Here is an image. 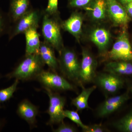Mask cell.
Returning <instances> with one entry per match:
<instances>
[{
    "label": "cell",
    "instance_id": "6da1fadb",
    "mask_svg": "<svg viewBox=\"0 0 132 132\" xmlns=\"http://www.w3.org/2000/svg\"><path fill=\"white\" fill-rule=\"evenodd\" d=\"M45 65L39 54L26 55L25 59L6 77L9 79L15 78L22 80L36 78L43 71Z\"/></svg>",
    "mask_w": 132,
    "mask_h": 132
},
{
    "label": "cell",
    "instance_id": "7a4b0ae2",
    "mask_svg": "<svg viewBox=\"0 0 132 132\" xmlns=\"http://www.w3.org/2000/svg\"><path fill=\"white\" fill-rule=\"evenodd\" d=\"M105 60L132 61V47L127 28H121L112 49L102 55Z\"/></svg>",
    "mask_w": 132,
    "mask_h": 132
},
{
    "label": "cell",
    "instance_id": "3957f363",
    "mask_svg": "<svg viewBox=\"0 0 132 132\" xmlns=\"http://www.w3.org/2000/svg\"><path fill=\"white\" fill-rule=\"evenodd\" d=\"M61 28L58 16H51L44 13L42 32L44 40L52 45L59 53L64 47Z\"/></svg>",
    "mask_w": 132,
    "mask_h": 132
},
{
    "label": "cell",
    "instance_id": "277c9868",
    "mask_svg": "<svg viewBox=\"0 0 132 132\" xmlns=\"http://www.w3.org/2000/svg\"><path fill=\"white\" fill-rule=\"evenodd\" d=\"M59 53L58 62L62 73L69 79L79 82L80 62L75 52L64 47Z\"/></svg>",
    "mask_w": 132,
    "mask_h": 132
},
{
    "label": "cell",
    "instance_id": "5b68a950",
    "mask_svg": "<svg viewBox=\"0 0 132 132\" xmlns=\"http://www.w3.org/2000/svg\"><path fill=\"white\" fill-rule=\"evenodd\" d=\"M42 13L38 10L29 9L27 12L14 22L8 31L9 39L11 40L16 36L24 33L33 26H39Z\"/></svg>",
    "mask_w": 132,
    "mask_h": 132
},
{
    "label": "cell",
    "instance_id": "8992f818",
    "mask_svg": "<svg viewBox=\"0 0 132 132\" xmlns=\"http://www.w3.org/2000/svg\"><path fill=\"white\" fill-rule=\"evenodd\" d=\"M45 89L50 99L49 106L47 111L50 116L48 124L52 125L62 123L65 118L64 110L65 99L58 94L52 92L50 88L45 87Z\"/></svg>",
    "mask_w": 132,
    "mask_h": 132
},
{
    "label": "cell",
    "instance_id": "52a82bcc",
    "mask_svg": "<svg viewBox=\"0 0 132 132\" xmlns=\"http://www.w3.org/2000/svg\"><path fill=\"white\" fill-rule=\"evenodd\" d=\"M82 60L80 62L79 83H88L94 81L97 75V61L94 55L87 49L82 48Z\"/></svg>",
    "mask_w": 132,
    "mask_h": 132
},
{
    "label": "cell",
    "instance_id": "ba28073f",
    "mask_svg": "<svg viewBox=\"0 0 132 132\" xmlns=\"http://www.w3.org/2000/svg\"><path fill=\"white\" fill-rule=\"evenodd\" d=\"M108 17L114 27L128 28L131 19L128 15L123 5L116 0H106Z\"/></svg>",
    "mask_w": 132,
    "mask_h": 132
},
{
    "label": "cell",
    "instance_id": "9c48e42d",
    "mask_svg": "<svg viewBox=\"0 0 132 132\" xmlns=\"http://www.w3.org/2000/svg\"><path fill=\"white\" fill-rule=\"evenodd\" d=\"M36 78L45 87L51 90H70L74 89L72 85L55 72L43 70Z\"/></svg>",
    "mask_w": 132,
    "mask_h": 132
},
{
    "label": "cell",
    "instance_id": "30bf717a",
    "mask_svg": "<svg viewBox=\"0 0 132 132\" xmlns=\"http://www.w3.org/2000/svg\"><path fill=\"white\" fill-rule=\"evenodd\" d=\"M103 91L109 94H114L120 90L124 85L121 76L110 73L97 75L94 80Z\"/></svg>",
    "mask_w": 132,
    "mask_h": 132
},
{
    "label": "cell",
    "instance_id": "8fae6325",
    "mask_svg": "<svg viewBox=\"0 0 132 132\" xmlns=\"http://www.w3.org/2000/svg\"><path fill=\"white\" fill-rule=\"evenodd\" d=\"M129 90L125 93L106 99L100 105L97 111L98 116L104 117L113 113L122 106L130 97Z\"/></svg>",
    "mask_w": 132,
    "mask_h": 132
},
{
    "label": "cell",
    "instance_id": "7c38bea8",
    "mask_svg": "<svg viewBox=\"0 0 132 132\" xmlns=\"http://www.w3.org/2000/svg\"><path fill=\"white\" fill-rule=\"evenodd\" d=\"M90 40L97 47L102 55L108 51L111 40V34L107 29L96 27L92 29L89 35Z\"/></svg>",
    "mask_w": 132,
    "mask_h": 132
},
{
    "label": "cell",
    "instance_id": "4fadbf2b",
    "mask_svg": "<svg viewBox=\"0 0 132 132\" xmlns=\"http://www.w3.org/2000/svg\"><path fill=\"white\" fill-rule=\"evenodd\" d=\"M83 19V15L80 12H73L69 18L61 22V28L71 34L79 42L82 36Z\"/></svg>",
    "mask_w": 132,
    "mask_h": 132
},
{
    "label": "cell",
    "instance_id": "5bb4252c",
    "mask_svg": "<svg viewBox=\"0 0 132 132\" xmlns=\"http://www.w3.org/2000/svg\"><path fill=\"white\" fill-rule=\"evenodd\" d=\"M83 9L94 22L103 21L108 18L106 0H93Z\"/></svg>",
    "mask_w": 132,
    "mask_h": 132
},
{
    "label": "cell",
    "instance_id": "9a60e30c",
    "mask_svg": "<svg viewBox=\"0 0 132 132\" xmlns=\"http://www.w3.org/2000/svg\"><path fill=\"white\" fill-rule=\"evenodd\" d=\"M38 27L39 26H33L24 33L26 40V55L39 54L41 42L37 30Z\"/></svg>",
    "mask_w": 132,
    "mask_h": 132
},
{
    "label": "cell",
    "instance_id": "2e32d148",
    "mask_svg": "<svg viewBox=\"0 0 132 132\" xmlns=\"http://www.w3.org/2000/svg\"><path fill=\"white\" fill-rule=\"evenodd\" d=\"M54 48L45 41L41 42L39 54L43 61L48 66L50 70L56 72L58 67V61L55 54Z\"/></svg>",
    "mask_w": 132,
    "mask_h": 132
},
{
    "label": "cell",
    "instance_id": "e0dca14e",
    "mask_svg": "<svg viewBox=\"0 0 132 132\" xmlns=\"http://www.w3.org/2000/svg\"><path fill=\"white\" fill-rule=\"evenodd\" d=\"M104 71L108 73L122 76H132V61H112L106 63Z\"/></svg>",
    "mask_w": 132,
    "mask_h": 132
},
{
    "label": "cell",
    "instance_id": "ac0fdd59",
    "mask_svg": "<svg viewBox=\"0 0 132 132\" xmlns=\"http://www.w3.org/2000/svg\"><path fill=\"white\" fill-rule=\"evenodd\" d=\"M30 0H10L8 14L10 22H14L28 11Z\"/></svg>",
    "mask_w": 132,
    "mask_h": 132
},
{
    "label": "cell",
    "instance_id": "d6986e66",
    "mask_svg": "<svg viewBox=\"0 0 132 132\" xmlns=\"http://www.w3.org/2000/svg\"><path fill=\"white\" fill-rule=\"evenodd\" d=\"M37 108L27 100L22 101L18 105L17 113L30 125H34L38 114Z\"/></svg>",
    "mask_w": 132,
    "mask_h": 132
},
{
    "label": "cell",
    "instance_id": "ffe728a7",
    "mask_svg": "<svg viewBox=\"0 0 132 132\" xmlns=\"http://www.w3.org/2000/svg\"><path fill=\"white\" fill-rule=\"evenodd\" d=\"M97 86H93L88 88L82 89L80 94L72 100V104L75 106L78 111L89 108L88 100L92 93L97 88Z\"/></svg>",
    "mask_w": 132,
    "mask_h": 132
},
{
    "label": "cell",
    "instance_id": "44dd1931",
    "mask_svg": "<svg viewBox=\"0 0 132 132\" xmlns=\"http://www.w3.org/2000/svg\"><path fill=\"white\" fill-rule=\"evenodd\" d=\"M113 125L120 131L132 132V111L115 122Z\"/></svg>",
    "mask_w": 132,
    "mask_h": 132
},
{
    "label": "cell",
    "instance_id": "7402d4cb",
    "mask_svg": "<svg viewBox=\"0 0 132 132\" xmlns=\"http://www.w3.org/2000/svg\"><path fill=\"white\" fill-rule=\"evenodd\" d=\"M19 82V80L15 79V81L10 86L0 90V103L6 102L13 97Z\"/></svg>",
    "mask_w": 132,
    "mask_h": 132
},
{
    "label": "cell",
    "instance_id": "603a6c76",
    "mask_svg": "<svg viewBox=\"0 0 132 132\" xmlns=\"http://www.w3.org/2000/svg\"><path fill=\"white\" fill-rule=\"evenodd\" d=\"M64 115L65 118H68L79 126L82 128V130L87 128L88 126L84 125L80 119V117L78 112L76 111L65 110L64 111Z\"/></svg>",
    "mask_w": 132,
    "mask_h": 132
},
{
    "label": "cell",
    "instance_id": "cb8c5ba5",
    "mask_svg": "<svg viewBox=\"0 0 132 132\" xmlns=\"http://www.w3.org/2000/svg\"><path fill=\"white\" fill-rule=\"evenodd\" d=\"M10 22L8 15L6 14L0 9V36L9 31V22Z\"/></svg>",
    "mask_w": 132,
    "mask_h": 132
},
{
    "label": "cell",
    "instance_id": "d4e9b609",
    "mask_svg": "<svg viewBox=\"0 0 132 132\" xmlns=\"http://www.w3.org/2000/svg\"><path fill=\"white\" fill-rule=\"evenodd\" d=\"M44 13L51 16H58V0H48L47 6Z\"/></svg>",
    "mask_w": 132,
    "mask_h": 132
},
{
    "label": "cell",
    "instance_id": "484cf974",
    "mask_svg": "<svg viewBox=\"0 0 132 132\" xmlns=\"http://www.w3.org/2000/svg\"><path fill=\"white\" fill-rule=\"evenodd\" d=\"M93 0H69L68 5L73 8H85Z\"/></svg>",
    "mask_w": 132,
    "mask_h": 132
},
{
    "label": "cell",
    "instance_id": "4316f807",
    "mask_svg": "<svg viewBox=\"0 0 132 132\" xmlns=\"http://www.w3.org/2000/svg\"><path fill=\"white\" fill-rule=\"evenodd\" d=\"M55 132H75L77 130L75 128L70 125L65 124L64 122L60 123L58 128L53 130Z\"/></svg>",
    "mask_w": 132,
    "mask_h": 132
},
{
    "label": "cell",
    "instance_id": "83f0119b",
    "mask_svg": "<svg viewBox=\"0 0 132 132\" xmlns=\"http://www.w3.org/2000/svg\"><path fill=\"white\" fill-rule=\"evenodd\" d=\"M82 130L85 132H103L106 131V130L101 125L94 124L88 126L87 128Z\"/></svg>",
    "mask_w": 132,
    "mask_h": 132
},
{
    "label": "cell",
    "instance_id": "f1b7e54d",
    "mask_svg": "<svg viewBox=\"0 0 132 132\" xmlns=\"http://www.w3.org/2000/svg\"><path fill=\"white\" fill-rule=\"evenodd\" d=\"M128 15L132 20V2L123 5Z\"/></svg>",
    "mask_w": 132,
    "mask_h": 132
},
{
    "label": "cell",
    "instance_id": "f546056e",
    "mask_svg": "<svg viewBox=\"0 0 132 132\" xmlns=\"http://www.w3.org/2000/svg\"><path fill=\"white\" fill-rule=\"evenodd\" d=\"M121 5H124L132 2V0H116Z\"/></svg>",
    "mask_w": 132,
    "mask_h": 132
},
{
    "label": "cell",
    "instance_id": "4dcf8cb0",
    "mask_svg": "<svg viewBox=\"0 0 132 132\" xmlns=\"http://www.w3.org/2000/svg\"><path fill=\"white\" fill-rule=\"evenodd\" d=\"M129 91H130V92L132 94V86H131V87H130V89H129Z\"/></svg>",
    "mask_w": 132,
    "mask_h": 132
},
{
    "label": "cell",
    "instance_id": "1f68e13d",
    "mask_svg": "<svg viewBox=\"0 0 132 132\" xmlns=\"http://www.w3.org/2000/svg\"><path fill=\"white\" fill-rule=\"evenodd\" d=\"M2 126V123L1 121H0V128Z\"/></svg>",
    "mask_w": 132,
    "mask_h": 132
},
{
    "label": "cell",
    "instance_id": "d6a6232c",
    "mask_svg": "<svg viewBox=\"0 0 132 132\" xmlns=\"http://www.w3.org/2000/svg\"><path fill=\"white\" fill-rule=\"evenodd\" d=\"M1 104V103H0ZM1 104H0V109L1 108Z\"/></svg>",
    "mask_w": 132,
    "mask_h": 132
}]
</instances>
